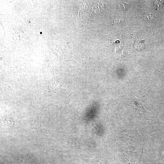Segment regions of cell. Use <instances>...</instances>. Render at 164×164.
I'll return each instance as SVG.
<instances>
[{
	"label": "cell",
	"mask_w": 164,
	"mask_h": 164,
	"mask_svg": "<svg viewBox=\"0 0 164 164\" xmlns=\"http://www.w3.org/2000/svg\"><path fill=\"white\" fill-rule=\"evenodd\" d=\"M124 19L122 18H119L116 19L114 21L115 23L118 24H121L124 22Z\"/></svg>",
	"instance_id": "3957f363"
},
{
	"label": "cell",
	"mask_w": 164,
	"mask_h": 164,
	"mask_svg": "<svg viewBox=\"0 0 164 164\" xmlns=\"http://www.w3.org/2000/svg\"><path fill=\"white\" fill-rule=\"evenodd\" d=\"M1 120L4 125L5 126H8L13 124V122L10 119L3 118H2Z\"/></svg>",
	"instance_id": "7a4b0ae2"
},
{
	"label": "cell",
	"mask_w": 164,
	"mask_h": 164,
	"mask_svg": "<svg viewBox=\"0 0 164 164\" xmlns=\"http://www.w3.org/2000/svg\"><path fill=\"white\" fill-rule=\"evenodd\" d=\"M126 90L129 95L130 103L133 108L138 113L144 114L146 113V110L143 108L141 99L135 97L126 88Z\"/></svg>",
	"instance_id": "6da1fadb"
},
{
	"label": "cell",
	"mask_w": 164,
	"mask_h": 164,
	"mask_svg": "<svg viewBox=\"0 0 164 164\" xmlns=\"http://www.w3.org/2000/svg\"><path fill=\"white\" fill-rule=\"evenodd\" d=\"M145 16L146 17L147 19H152L151 14L150 13H146V14L145 13Z\"/></svg>",
	"instance_id": "5b68a950"
},
{
	"label": "cell",
	"mask_w": 164,
	"mask_h": 164,
	"mask_svg": "<svg viewBox=\"0 0 164 164\" xmlns=\"http://www.w3.org/2000/svg\"><path fill=\"white\" fill-rule=\"evenodd\" d=\"M120 6H120L121 7V8L123 9H126L128 6V5L126 3H121V4L120 5Z\"/></svg>",
	"instance_id": "277c9868"
}]
</instances>
